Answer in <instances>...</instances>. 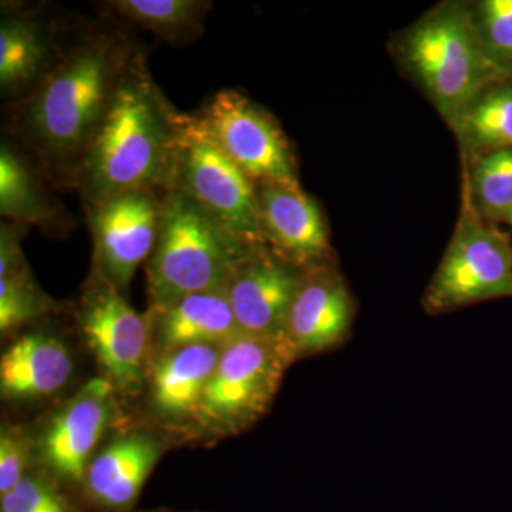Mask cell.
<instances>
[{
    "instance_id": "obj_1",
    "label": "cell",
    "mask_w": 512,
    "mask_h": 512,
    "mask_svg": "<svg viewBox=\"0 0 512 512\" xmlns=\"http://www.w3.org/2000/svg\"><path fill=\"white\" fill-rule=\"evenodd\" d=\"M136 52L113 30L74 43L16 107V137L50 170L72 178Z\"/></svg>"
},
{
    "instance_id": "obj_2",
    "label": "cell",
    "mask_w": 512,
    "mask_h": 512,
    "mask_svg": "<svg viewBox=\"0 0 512 512\" xmlns=\"http://www.w3.org/2000/svg\"><path fill=\"white\" fill-rule=\"evenodd\" d=\"M183 119L136 52L73 173L87 208L126 192L167 191Z\"/></svg>"
},
{
    "instance_id": "obj_3",
    "label": "cell",
    "mask_w": 512,
    "mask_h": 512,
    "mask_svg": "<svg viewBox=\"0 0 512 512\" xmlns=\"http://www.w3.org/2000/svg\"><path fill=\"white\" fill-rule=\"evenodd\" d=\"M249 248L178 190L161 198L160 228L148 261L151 312L195 293L224 292Z\"/></svg>"
},
{
    "instance_id": "obj_4",
    "label": "cell",
    "mask_w": 512,
    "mask_h": 512,
    "mask_svg": "<svg viewBox=\"0 0 512 512\" xmlns=\"http://www.w3.org/2000/svg\"><path fill=\"white\" fill-rule=\"evenodd\" d=\"M404 62L441 116L453 126L493 82L495 69L463 5L440 6L403 39Z\"/></svg>"
},
{
    "instance_id": "obj_5",
    "label": "cell",
    "mask_w": 512,
    "mask_h": 512,
    "mask_svg": "<svg viewBox=\"0 0 512 512\" xmlns=\"http://www.w3.org/2000/svg\"><path fill=\"white\" fill-rule=\"evenodd\" d=\"M168 190L183 192L247 247L265 244L254 181L224 153L198 116L184 114Z\"/></svg>"
},
{
    "instance_id": "obj_6",
    "label": "cell",
    "mask_w": 512,
    "mask_h": 512,
    "mask_svg": "<svg viewBox=\"0 0 512 512\" xmlns=\"http://www.w3.org/2000/svg\"><path fill=\"white\" fill-rule=\"evenodd\" d=\"M295 360L284 336L239 335L222 345L194 423L215 434H235L261 419Z\"/></svg>"
},
{
    "instance_id": "obj_7",
    "label": "cell",
    "mask_w": 512,
    "mask_h": 512,
    "mask_svg": "<svg viewBox=\"0 0 512 512\" xmlns=\"http://www.w3.org/2000/svg\"><path fill=\"white\" fill-rule=\"evenodd\" d=\"M512 296V254L507 241L464 208L454 237L426 292L427 311L443 313Z\"/></svg>"
},
{
    "instance_id": "obj_8",
    "label": "cell",
    "mask_w": 512,
    "mask_h": 512,
    "mask_svg": "<svg viewBox=\"0 0 512 512\" xmlns=\"http://www.w3.org/2000/svg\"><path fill=\"white\" fill-rule=\"evenodd\" d=\"M198 117L218 146L254 183L299 184L281 128L244 94L221 90Z\"/></svg>"
},
{
    "instance_id": "obj_9",
    "label": "cell",
    "mask_w": 512,
    "mask_h": 512,
    "mask_svg": "<svg viewBox=\"0 0 512 512\" xmlns=\"http://www.w3.org/2000/svg\"><path fill=\"white\" fill-rule=\"evenodd\" d=\"M116 392L107 377H94L53 414L39 437L37 453L46 473L79 495L94 450L113 420Z\"/></svg>"
},
{
    "instance_id": "obj_10",
    "label": "cell",
    "mask_w": 512,
    "mask_h": 512,
    "mask_svg": "<svg viewBox=\"0 0 512 512\" xmlns=\"http://www.w3.org/2000/svg\"><path fill=\"white\" fill-rule=\"evenodd\" d=\"M87 210L97 275L117 291H126L138 266L156 247L161 200L156 191H131Z\"/></svg>"
},
{
    "instance_id": "obj_11",
    "label": "cell",
    "mask_w": 512,
    "mask_h": 512,
    "mask_svg": "<svg viewBox=\"0 0 512 512\" xmlns=\"http://www.w3.org/2000/svg\"><path fill=\"white\" fill-rule=\"evenodd\" d=\"M80 329L106 372L119 390H133L143 376L150 345V323L134 311L109 282H97L84 295Z\"/></svg>"
},
{
    "instance_id": "obj_12",
    "label": "cell",
    "mask_w": 512,
    "mask_h": 512,
    "mask_svg": "<svg viewBox=\"0 0 512 512\" xmlns=\"http://www.w3.org/2000/svg\"><path fill=\"white\" fill-rule=\"evenodd\" d=\"M302 274L285 259L249 251L235 265L225 293L242 335L284 336Z\"/></svg>"
},
{
    "instance_id": "obj_13",
    "label": "cell",
    "mask_w": 512,
    "mask_h": 512,
    "mask_svg": "<svg viewBox=\"0 0 512 512\" xmlns=\"http://www.w3.org/2000/svg\"><path fill=\"white\" fill-rule=\"evenodd\" d=\"M355 302L345 281L329 266L302 274L289 309L284 338L296 359L339 346L348 338Z\"/></svg>"
},
{
    "instance_id": "obj_14",
    "label": "cell",
    "mask_w": 512,
    "mask_h": 512,
    "mask_svg": "<svg viewBox=\"0 0 512 512\" xmlns=\"http://www.w3.org/2000/svg\"><path fill=\"white\" fill-rule=\"evenodd\" d=\"M164 453L154 434L128 433L90 461L80 497L93 512H136L138 498Z\"/></svg>"
},
{
    "instance_id": "obj_15",
    "label": "cell",
    "mask_w": 512,
    "mask_h": 512,
    "mask_svg": "<svg viewBox=\"0 0 512 512\" xmlns=\"http://www.w3.org/2000/svg\"><path fill=\"white\" fill-rule=\"evenodd\" d=\"M262 234L289 264H315L329 254V235L316 202L301 185L265 183L258 190Z\"/></svg>"
},
{
    "instance_id": "obj_16",
    "label": "cell",
    "mask_w": 512,
    "mask_h": 512,
    "mask_svg": "<svg viewBox=\"0 0 512 512\" xmlns=\"http://www.w3.org/2000/svg\"><path fill=\"white\" fill-rule=\"evenodd\" d=\"M222 346L192 345L168 350L151 370L150 407L170 423L194 421Z\"/></svg>"
},
{
    "instance_id": "obj_17",
    "label": "cell",
    "mask_w": 512,
    "mask_h": 512,
    "mask_svg": "<svg viewBox=\"0 0 512 512\" xmlns=\"http://www.w3.org/2000/svg\"><path fill=\"white\" fill-rule=\"evenodd\" d=\"M73 375V359L62 340L43 332L16 340L0 359V389L13 400L42 399L62 390Z\"/></svg>"
},
{
    "instance_id": "obj_18",
    "label": "cell",
    "mask_w": 512,
    "mask_h": 512,
    "mask_svg": "<svg viewBox=\"0 0 512 512\" xmlns=\"http://www.w3.org/2000/svg\"><path fill=\"white\" fill-rule=\"evenodd\" d=\"M151 313L164 352L192 345L222 346L242 335L225 291L195 293Z\"/></svg>"
},
{
    "instance_id": "obj_19",
    "label": "cell",
    "mask_w": 512,
    "mask_h": 512,
    "mask_svg": "<svg viewBox=\"0 0 512 512\" xmlns=\"http://www.w3.org/2000/svg\"><path fill=\"white\" fill-rule=\"evenodd\" d=\"M57 56L53 55L52 37L39 20L22 13L2 16L0 87L3 93L33 89Z\"/></svg>"
},
{
    "instance_id": "obj_20",
    "label": "cell",
    "mask_w": 512,
    "mask_h": 512,
    "mask_svg": "<svg viewBox=\"0 0 512 512\" xmlns=\"http://www.w3.org/2000/svg\"><path fill=\"white\" fill-rule=\"evenodd\" d=\"M0 214L16 225H55L63 207L32 165L9 144L0 148Z\"/></svg>"
},
{
    "instance_id": "obj_21",
    "label": "cell",
    "mask_w": 512,
    "mask_h": 512,
    "mask_svg": "<svg viewBox=\"0 0 512 512\" xmlns=\"http://www.w3.org/2000/svg\"><path fill=\"white\" fill-rule=\"evenodd\" d=\"M109 8L165 42L187 43L200 35L210 2L200 0H116Z\"/></svg>"
},
{
    "instance_id": "obj_22",
    "label": "cell",
    "mask_w": 512,
    "mask_h": 512,
    "mask_svg": "<svg viewBox=\"0 0 512 512\" xmlns=\"http://www.w3.org/2000/svg\"><path fill=\"white\" fill-rule=\"evenodd\" d=\"M461 146L474 153L512 148V86L487 89L453 124Z\"/></svg>"
},
{
    "instance_id": "obj_23",
    "label": "cell",
    "mask_w": 512,
    "mask_h": 512,
    "mask_svg": "<svg viewBox=\"0 0 512 512\" xmlns=\"http://www.w3.org/2000/svg\"><path fill=\"white\" fill-rule=\"evenodd\" d=\"M0 512H93L82 497L47 473H29L0 495Z\"/></svg>"
},
{
    "instance_id": "obj_24",
    "label": "cell",
    "mask_w": 512,
    "mask_h": 512,
    "mask_svg": "<svg viewBox=\"0 0 512 512\" xmlns=\"http://www.w3.org/2000/svg\"><path fill=\"white\" fill-rule=\"evenodd\" d=\"M52 308L29 269L0 278V330L3 335L32 322Z\"/></svg>"
},
{
    "instance_id": "obj_25",
    "label": "cell",
    "mask_w": 512,
    "mask_h": 512,
    "mask_svg": "<svg viewBox=\"0 0 512 512\" xmlns=\"http://www.w3.org/2000/svg\"><path fill=\"white\" fill-rule=\"evenodd\" d=\"M474 191L488 214L500 217L512 208V148L491 151L478 160Z\"/></svg>"
},
{
    "instance_id": "obj_26",
    "label": "cell",
    "mask_w": 512,
    "mask_h": 512,
    "mask_svg": "<svg viewBox=\"0 0 512 512\" xmlns=\"http://www.w3.org/2000/svg\"><path fill=\"white\" fill-rule=\"evenodd\" d=\"M474 22L485 55L495 69L512 66V0L481 2Z\"/></svg>"
},
{
    "instance_id": "obj_27",
    "label": "cell",
    "mask_w": 512,
    "mask_h": 512,
    "mask_svg": "<svg viewBox=\"0 0 512 512\" xmlns=\"http://www.w3.org/2000/svg\"><path fill=\"white\" fill-rule=\"evenodd\" d=\"M29 441L16 427H3L0 434V495L9 493L30 471Z\"/></svg>"
},
{
    "instance_id": "obj_28",
    "label": "cell",
    "mask_w": 512,
    "mask_h": 512,
    "mask_svg": "<svg viewBox=\"0 0 512 512\" xmlns=\"http://www.w3.org/2000/svg\"><path fill=\"white\" fill-rule=\"evenodd\" d=\"M18 227L10 224L2 225V235H0V278L18 274V272L29 269L23 258L19 247Z\"/></svg>"
},
{
    "instance_id": "obj_29",
    "label": "cell",
    "mask_w": 512,
    "mask_h": 512,
    "mask_svg": "<svg viewBox=\"0 0 512 512\" xmlns=\"http://www.w3.org/2000/svg\"><path fill=\"white\" fill-rule=\"evenodd\" d=\"M500 218L512 227V208H510L508 211H505L504 214H501Z\"/></svg>"
},
{
    "instance_id": "obj_30",
    "label": "cell",
    "mask_w": 512,
    "mask_h": 512,
    "mask_svg": "<svg viewBox=\"0 0 512 512\" xmlns=\"http://www.w3.org/2000/svg\"><path fill=\"white\" fill-rule=\"evenodd\" d=\"M138 512H183V511L165 510V508H161V510L138 511Z\"/></svg>"
}]
</instances>
